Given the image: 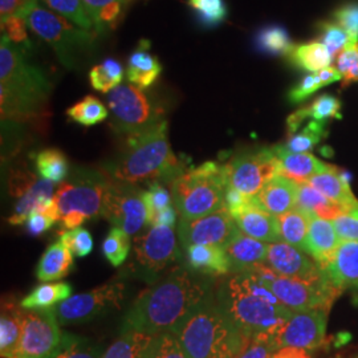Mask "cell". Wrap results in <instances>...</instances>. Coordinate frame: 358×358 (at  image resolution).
I'll list each match as a JSON object with an SVG mask.
<instances>
[{
	"instance_id": "cell-1",
	"label": "cell",
	"mask_w": 358,
	"mask_h": 358,
	"mask_svg": "<svg viewBox=\"0 0 358 358\" xmlns=\"http://www.w3.org/2000/svg\"><path fill=\"white\" fill-rule=\"evenodd\" d=\"M217 303L247 338H269L272 344L276 333L294 315L254 268L236 272L223 282Z\"/></svg>"
},
{
	"instance_id": "cell-32",
	"label": "cell",
	"mask_w": 358,
	"mask_h": 358,
	"mask_svg": "<svg viewBox=\"0 0 358 358\" xmlns=\"http://www.w3.org/2000/svg\"><path fill=\"white\" fill-rule=\"evenodd\" d=\"M296 207L307 213L310 217H321L327 220H334L346 214L345 210L341 206L334 203L308 183L299 185Z\"/></svg>"
},
{
	"instance_id": "cell-11",
	"label": "cell",
	"mask_w": 358,
	"mask_h": 358,
	"mask_svg": "<svg viewBox=\"0 0 358 358\" xmlns=\"http://www.w3.org/2000/svg\"><path fill=\"white\" fill-rule=\"evenodd\" d=\"M125 282L115 279L90 292L72 296L55 307L57 321L60 325H69L94 320L112 309H118L125 299Z\"/></svg>"
},
{
	"instance_id": "cell-7",
	"label": "cell",
	"mask_w": 358,
	"mask_h": 358,
	"mask_svg": "<svg viewBox=\"0 0 358 358\" xmlns=\"http://www.w3.org/2000/svg\"><path fill=\"white\" fill-rule=\"evenodd\" d=\"M110 180L105 171L81 167L59 186L55 192V202L65 230L81 227L85 220L103 214Z\"/></svg>"
},
{
	"instance_id": "cell-20",
	"label": "cell",
	"mask_w": 358,
	"mask_h": 358,
	"mask_svg": "<svg viewBox=\"0 0 358 358\" xmlns=\"http://www.w3.org/2000/svg\"><path fill=\"white\" fill-rule=\"evenodd\" d=\"M232 217L235 219L239 230L254 239L268 244L282 242L278 217L264 210L256 196L251 205Z\"/></svg>"
},
{
	"instance_id": "cell-24",
	"label": "cell",
	"mask_w": 358,
	"mask_h": 358,
	"mask_svg": "<svg viewBox=\"0 0 358 358\" xmlns=\"http://www.w3.org/2000/svg\"><path fill=\"white\" fill-rule=\"evenodd\" d=\"M297 194L299 183L279 174L269 180L256 198L264 210L279 217L296 207Z\"/></svg>"
},
{
	"instance_id": "cell-3",
	"label": "cell",
	"mask_w": 358,
	"mask_h": 358,
	"mask_svg": "<svg viewBox=\"0 0 358 358\" xmlns=\"http://www.w3.org/2000/svg\"><path fill=\"white\" fill-rule=\"evenodd\" d=\"M124 140L122 150L105 169L115 180L130 185L157 180L170 183L187 169L171 150L166 120Z\"/></svg>"
},
{
	"instance_id": "cell-56",
	"label": "cell",
	"mask_w": 358,
	"mask_h": 358,
	"mask_svg": "<svg viewBox=\"0 0 358 358\" xmlns=\"http://www.w3.org/2000/svg\"><path fill=\"white\" fill-rule=\"evenodd\" d=\"M276 348L269 338H252L235 358H271Z\"/></svg>"
},
{
	"instance_id": "cell-13",
	"label": "cell",
	"mask_w": 358,
	"mask_h": 358,
	"mask_svg": "<svg viewBox=\"0 0 358 358\" xmlns=\"http://www.w3.org/2000/svg\"><path fill=\"white\" fill-rule=\"evenodd\" d=\"M101 215L125 231L129 236L137 235L148 226V207L143 201V190L137 185L112 179L105 195Z\"/></svg>"
},
{
	"instance_id": "cell-22",
	"label": "cell",
	"mask_w": 358,
	"mask_h": 358,
	"mask_svg": "<svg viewBox=\"0 0 358 358\" xmlns=\"http://www.w3.org/2000/svg\"><path fill=\"white\" fill-rule=\"evenodd\" d=\"M162 71L164 66L152 52L150 41L140 40L137 48L129 56L127 66L129 83L141 90H148L161 76Z\"/></svg>"
},
{
	"instance_id": "cell-58",
	"label": "cell",
	"mask_w": 358,
	"mask_h": 358,
	"mask_svg": "<svg viewBox=\"0 0 358 358\" xmlns=\"http://www.w3.org/2000/svg\"><path fill=\"white\" fill-rule=\"evenodd\" d=\"M36 4L38 0H0L1 22L11 16L26 17L27 13Z\"/></svg>"
},
{
	"instance_id": "cell-6",
	"label": "cell",
	"mask_w": 358,
	"mask_h": 358,
	"mask_svg": "<svg viewBox=\"0 0 358 358\" xmlns=\"http://www.w3.org/2000/svg\"><path fill=\"white\" fill-rule=\"evenodd\" d=\"M169 185L180 219L192 220L224 208V194L229 187L224 165L207 161L186 169Z\"/></svg>"
},
{
	"instance_id": "cell-47",
	"label": "cell",
	"mask_w": 358,
	"mask_h": 358,
	"mask_svg": "<svg viewBox=\"0 0 358 358\" xmlns=\"http://www.w3.org/2000/svg\"><path fill=\"white\" fill-rule=\"evenodd\" d=\"M317 27L320 32V41L328 48L333 59H336L341 52L356 45L345 29L336 22H321Z\"/></svg>"
},
{
	"instance_id": "cell-42",
	"label": "cell",
	"mask_w": 358,
	"mask_h": 358,
	"mask_svg": "<svg viewBox=\"0 0 358 358\" xmlns=\"http://www.w3.org/2000/svg\"><path fill=\"white\" fill-rule=\"evenodd\" d=\"M196 22L203 28H217L226 22L229 7L224 0H187Z\"/></svg>"
},
{
	"instance_id": "cell-23",
	"label": "cell",
	"mask_w": 358,
	"mask_h": 358,
	"mask_svg": "<svg viewBox=\"0 0 358 358\" xmlns=\"http://www.w3.org/2000/svg\"><path fill=\"white\" fill-rule=\"evenodd\" d=\"M276 154L280 165V176L294 180L296 183H307L309 178L322 171H327L329 165L321 162L313 154L292 153L287 150L282 145L272 148Z\"/></svg>"
},
{
	"instance_id": "cell-21",
	"label": "cell",
	"mask_w": 358,
	"mask_h": 358,
	"mask_svg": "<svg viewBox=\"0 0 358 358\" xmlns=\"http://www.w3.org/2000/svg\"><path fill=\"white\" fill-rule=\"evenodd\" d=\"M338 291L358 285V242H341L332 259L320 266Z\"/></svg>"
},
{
	"instance_id": "cell-5",
	"label": "cell",
	"mask_w": 358,
	"mask_h": 358,
	"mask_svg": "<svg viewBox=\"0 0 358 358\" xmlns=\"http://www.w3.org/2000/svg\"><path fill=\"white\" fill-rule=\"evenodd\" d=\"M51 83L10 38L0 41L1 118L22 121L36 117L48 103Z\"/></svg>"
},
{
	"instance_id": "cell-59",
	"label": "cell",
	"mask_w": 358,
	"mask_h": 358,
	"mask_svg": "<svg viewBox=\"0 0 358 358\" xmlns=\"http://www.w3.org/2000/svg\"><path fill=\"white\" fill-rule=\"evenodd\" d=\"M117 1H129V0H83L84 7L90 15V20H92L93 27H94V31H96V27L99 24V19H100L101 13Z\"/></svg>"
},
{
	"instance_id": "cell-9",
	"label": "cell",
	"mask_w": 358,
	"mask_h": 358,
	"mask_svg": "<svg viewBox=\"0 0 358 358\" xmlns=\"http://www.w3.org/2000/svg\"><path fill=\"white\" fill-rule=\"evenodd\" d=\"M112 115L110 128L124 138L153 128L165 120L153 97L133 84H121L106 96Z\"/></svg>"
},
{
	"instance_id": "cell-14",
	"label": "cell",
	"mask_w": 358,
	"mask_h": 358,
	"mask_svg": "<svg viewBox=\"0 0 358 358\" xmlns=\"http://www.w3.org/2000/svg\"><path fill=\"white\" fill-rule=\"evenodd\" d=\"M55 308L26 310L20 343L15 358H51L60 345V331Z\"/></svg>"
},
{
	"instance_id": "cell-46",
	"label": "cell",
	"mask_w": 358,
	"mask_h": 358,
	"mask_svg": "<svg viewBox=\"0 0 358 358\" xmlns=\"http://www.w3.org/2000/svg\"><path fill=\"white\" fill-rule=\"evenodd\" d=\"M130 247L128 234L120 227H113L103 239V254L113 267H120L127 260Z\"/></svg>"
},
{
	"instance_id": "cell-10",
	"label": "cell",
	"mask_w": 358,
	"mask_h": 358,
	"mask_svg": "<svg viewBox=\"0 0 358 358\" xmlns=\"http://www.w3.org/2000/svg\"><path fill=\"white\" fill-rule=\"evenodd\" d=\"M252 268L266 280L271 291L282 304L292 312L317 308L329 310L334 299L341 294L327 275L320 280H301L282 276L269 268L267 264H259Z\"/></svg>"
},
{
	"instance_id": "cell-25",
	"label": "cell",
	"mask_w": 358,
	"mask_h": 358,
	"mask_svg": "<svg viewBox=\"0 0 358 358\" xmlns=\"http://www.w3.org/2000/svg\"><path fill=\"white\" fill-rule=\"evenodd\" d=\"M337 231L332 220L312 217L307 236V254L312 256L317 264H327L340 245Z\"/></svg>"
},
{
	"instance_id": "cell-4",
	"label": "cell",
	"mask_w": 358,
	"mask_h": 358,
	"mask_svg": "<svg viewBox=\"0 0 358 358\" xmlns=\"http://www.w3.org/2000/svg\"><path fill=\"white\" fill-rule=\"evenodd\" d=\"M170 332L187 358H235L251 341L210 294Z\"/></svg>"
},
{
	"instance_id": "cell-19",
	"label": "cell",
	"mask_w": 358,
	"mask_h": 358,
	"mask_svg": "<svg viewBox=\"0 0 358 358\" xmlns=\"http://www.w3.org/2000/svg\"><path fill=\"white\" fill-rule=\"evenodd\" d=\"M264 264L282 276L301 280H320L327 275L320 264H315L303 251L284 242L268 244Z\"/></svg>"
},
{
	"instance_id": "cell-16",
	"label": "cell",
	"mask_w": 358,
	"mask_h": 358,
	"mask_svg": "<svg viewBox=\"0 0 358 358\" xmlns=\"http://www.w3.org/2000/svg\"><path fill=\"white\" fill-rule=\"evenodd\" d=\"M8 189L16 198L13 215L8 217V223L13 226L24 224L34 211L43 210L55 201L53 183L38 177L29 170L13 171Z\"/></svg>"
},
{
	"instance_id": "cell-45",
	"label": "cell",
	"mask_w": 358,
	"mask_h": 358,
	"mask_svg": "<svg viewBox=\"0 0 358 358\" xmlns=\"http://www.w3.org/2000/svg\"><path fill=\"white\" fill-rule=\"evenodd\" d=\"M41 1H44L48 6V8H51V11L63 16L78 28L90 32H92V29H94L90 15L84 7L83 0H41Z\"/></svg>"
},
{
	"instance_id": "cell-27",
	"label": "cell",
	"mask_w": 358,
	"mask_h": 358,
	"mask_svg": "<svg viewBox=\"0 0 358 358\" xmlns=\"http://www.w3.org/2000/svg\"><path fill=\"white\" fill-rule=\"evenodd\" d=\"M268 244L254 239L242 231L236 238L224 247L231 262V268L235 272H242L266 263Z\"/></svg>"
},
{
	"instance_id": "cell-26",
	"label": "cell",
	"mask_w": 358,
	"mask_h": 358,
	"mask_svg": "<svg viewBox=\"0 0 358 358\" xmlns=\"http://www.w3.org/2000/svg\"><path fill=\"white\" fill-rule=\"evenodd\" d=\"M24 309L13 299H3L0 315V356L15 358L22 337Z\"/></svg>"
},
{
	"instance_id": "cell-52",
	"label": "cell",
	"mask_w": 358,
	"mask_h": 358,
	"mask_svg": "<svg viewBox=\"0 0 358 358\" xmlns=\"http://www.w3.org/2000/svg\"><path fill=\"white\" fill-rule=\"evenodd\" d=\"M336 68L343 76L344 85L358 81V44L341 52L336 57Z\"/></svg>"
},
{
	"instance_id": "cell-18",
	"label": "cell",
	"mask_w": 358,
	"mask_h": 358,
	"mask_svg": "<svg viewBox=\"0 0 358 358\" xmlns=\"http://www.w3.org/2000/svg\"><path fill=\"white\" fill-rule=\"evenodd\" d=\"M177 236L174 227L153 226L136 238V260L145 272L157 275L177 259Z\"/></svg>"
},
{
	"instance_id": "cell-48",
	"label": "cell",
	"mask_w": 358,
	"mask_h": 358,
	"mask_svg": "<svg viewBox=\"0 0 358 358\" xmlns=\"http://www.w3.org/2000/svg\"><path fill=\"white\" fill-rule=\"evenodd\" d=\"M60 242L77 257H85L93 251V238L84 227L60 231Z\"/></svg>"
},
{
	"instance_id": "cell-49",
	"label": "cell",
	"mask_w": 358,
	"mask_h": 358,
	"mask_svg": "<svg viewBox=\"0 0 358 358\" xmlns=\"http://www.w3.org/2000/svg\"><path fill=\"white\" fill-rule=\"evenodd\" d=\"M143 201L148 207V220L153 217L155 213L171 206L173 195L166 187L162 185V182H152L149 183V187L146 192H143Z\"/></svg>"
},
{
	"instance_id": "cell-29",
	"label": "cell",
	"mask_w": 358,
	"mask_h": 358,
	"mask_svg": "<svg viewBox=\"0 0 358 358\" xmlns=\"http://www.w3.org/2000/svg\"><path fill=\"white\" fill-rule=\"evenodd\" d=\"M331 118H341V101L332 94H321L310 105L297 109L287 118L288 136L294 134L307 120L327 124Z\"/></svg>"
},
{
	"instance_id": "cell-41",
	"label": "cell",
	"mask_w": 358,
	"mask_h": 358,
	"mask_svg": "<svg viewBox=\"0 0 358 358\" xmlns=\"http://www.w3.org/2000/svg\"><path fill=\"white\" fill-rule=\"evenodd\" d=\"M66 115L71 121L83 127H93L105 121L109 113L106 106L97 97L90 94L78 103L72 105L66 110Z\"/></svg>"
},
{
	"instance_id": "cell-62",
	"label": "cell",
	"mask_w": 358,
	"mask_h": 358,
	"mask_svg": "<svg viewBox=\"0 0 358 358\" xmlns=\"http://www.w3.org/2000/svg\"><path fill=\"white\" fill-rule=\"evenodd\" d=\"M358 358V357H357Z\"/></svg>"
},
{
	"instance_id": "cell-54",
	"label": "cell",
	"mask_w": 358,
	"mask_h": 358,
	"mask_svg": "<svg viewBox=\"0 0 358 358\" xmlns=\"http://www.w3.org/2000/svg\"><path fill=\"white\" fill-rule=\"evenodd\" d=\"M332 222L340 242H358V207Z\"/></svg>"
},
{
	"instance_id": "cell-61",
	"label": "cell",
	"mask_w": 358,
	"mask_h": 358,
	"mask_svg": "<svg viewBox=\"0 0 358 358\" xmlns=\"http://www.w3.org/2000/svg\"><path fill=\"white\" fill-rule=\"evenodd\" d=\"M271 358H310L307 350L297 348H282L276 350Z\"/></svg>"
},
{
	"instance_id": "cell-35",
	"label": "cell",
	"mask_w": 358,
	"mask_h": 358,
	"mask_svg": "<svg viewBox=\"0 0 358 358\" xmlns=\"http://www.w3.org/2000/svg\"><path fill=\"white\" fill-rule=\"evenodd\" d=\"M72 297V285L69 282H45L35 287V289L20 301L26 310L51 309Z\"/></svg>"
},
{
	"instance_id": "cell-51",
	"label": "cell",
	"mask_w": 358,
	"mask_h": 358,
	"mask_svg": "<svg viewBox=\"0 0 358 358\" xmlns=\"http://www.w3.org/2000/svg\"><path fill=\"white\" fill-rule=\"evenodd\" d=\"M334 22L340 27H343L352 40L358 43V0L348 1L345 4L340 6L334 13Z\"/></svg>"
},
{
	"instance_id": "cell-53",
	"label": "cell",
	"mask_w": 358,
	"mask_h": 358,
	"mask_svg": "<svg viewBox=\"0 0 358 358\" xmlns=\"http://www.w3.org/2000/svg\"><path fill=\"white\" fill-rule=\"evenodd\" d=\"M324 87L325 84L322 83L319 72L309 73L307 76L303 77L300 83L288 92V100L291 103H301Z\"/></svg>"
},
{
	"instance_id": "cell-28",
	"label": "cell",
	"mask_w": 358,
	"mask_h": 358,
	"mask_svg": "<svg viewBox=\"0 0 358 358\" xmlns=\"http://www.w3.org/2000/svg\"><path fill=\"white\" fill-rule=\"evenodd\" d=\"M307 183L334 203L341 206L346 214L358 207V201L352 192L350 183L341 178L337 167L331 166L327 171L313 176Z\"/></svg>"
},
{
	"instance_id": "cell-60",
	"label": "cell",
	"mask_w": 358,
	"mask_h": 358,
	"mask_svg": "<svg viewBox=\"0 0 358 358\" xmlns=\"http://www.w3.org/2000/svg\"><path fill=\"white\" fill-rule=\"evenodd\" d=\"M177 208L173 206H169L166 208L155 213L153 217L148 220V226H167V227H174L177 222Z\"/></svg>"
},
{
	"instance_id": "cell-43",
	"label": "cell",
	"mask_w": 358,
	"mask_h": 358,
	"mask_svg": "<svg viewBox=\"0 0 358 358\" xmlns=\"http://www.w3.org/2000/svg\"><path fill=\"white\" fill-rule=\"evenodd\" d=\"M325 125V122L309 120V122L301 130H297L292 136H288V140L282 146L292 153H307L308 150L313 149L327 136Z\"/></svg>"
},
{
	"instance_id": "cell-33",
	"label": "cell",
	"mask_w": 358,
	"mask_h": 358,
	"mask_svg": "<svg viewBox=\"0 0 358 358\" xmlns=\"http://www.w3.org/2000/svg\"><path fill=\"white\" fill-rule=\"evenodd\" d=\"M310 217L307 213L294 207L291 211L278 217L280 239L284 243L291 244L300 251L307 252V236Z\"/></svg>"
},
{
	"instance_id": "cell-30",
	"label": "cell",
	"mask_w": 358,
	"mask_h": 358,
	"mask_svg": "<svg viewBox=\"0 0 358 358\" xmlns=\"http://www.w3.org/2000/svg\"><path fill=\"white\" fill-rule=\"evenodd\" d=\"M186 259L190 268L207 275H226L231 262L226 250L217 245H190L186 248Z\"/></svg>"
},
{
	"instance_id": "cell-57",
	"label": "cell",
	"mask_w": 358,
	"mask_h": 358,
	"mask_svg": "<svg viewBox=\"0 0 358 358\" xmlns=\"http://www.w3.org/2000/svg\"><path fill=\"white\" fill-rule=\"evenodd\" d=\"M255 201V196L247 195L244 192H239L234 187L229 186L224 194V208L234 217L235 214L243 211L245 207L251 205Z\"/></svg>"
},
{
	"instance_id": "cell-55",
	"label": "cell",
	"mask_w": 358,
	"mask_h": 358,
	"mask_svg": "<svg viewBox=\"0 0 358 358\" xmlns=\"http://www.w3.org/2000/svg\"><path fill=\"white\" fill-rule=\"evenodd\" d=\"M26 17L11 16L1 22V35L10 38L15 45H28Z\"/></svg>"
},
{
	"instance_id": "cell-31",
	"label": "cell",
	"mask_w": 358,
	"mask_h": 358,
	"mask_svg": "<svg viewBox=\"0 0 358 358\" xmlns=\"http://www.w3.org/2000/svg\"><path fill=\"white\" fill-rule=\"evenodd\" d=\"M73 267V255L60 241L51 244L40 257L36 268L38 282L64 279Z\"/></svg>"
},
{
	"instance_id": "cell-40",
	"label": "cell",
	"mask_w": 358,
	"mask_h": 358,
	"mask_svg": "<svg viewBox=\"0 0 358 358\" xmlns=\"http://www.w3.org/2000/svg\"><path fill=\"white\" fill-rule=\"evenodd\" d=\"M124 80V66L113 57L105 59L103 63L94 65L90 72V85L101 93H109L121 85Z\"/></svg>"
},
{
	"instance_id": "cell-36",
	"label": "cell",
	"mask_w": 358,
	"mask_h": 358,
	"mask_svg": "<svg viewBox=\"0 0 358 358\" xmlns=\"http://www.w3.org/2000/svg\"><path fill=\"white\" fill-rule=\"evenodd\" d=\"M256 50L271 56H288L294 47L288 31L279 24H269L257 31Z\"/></svg>"
},
{
	"instance_id": "cell-17",
	"label": "cell",
	"mask_w": 358,
	"mask_h": 358,
	"mask_svg": "<svg viewBox=\"0 0 358 358\" xmlns=\"http://www.w3.org/2000/svg\"><path fill=\"white\" fill-rule=\"evenodd\" d=\"M327 309H304L294 312L291 319L273 337L276 350L282 348H297L313 350L324 344L327 329Z\"/></svg>"
},
{
	"instance_id": "cell-34",
	"label": "cell",
	"mask_w": 358,
	"mask_h": 358,
	"mask_svg": "<svg viewBox=\"0 0 358 358\" xmlns=\"http://www.w3.org/2000/svg\"><path fill=\"white\" fill-rule=\"evenodd\" d=\"M287 57L294 66L310 73L331 66L333 60L332 55L321 41L294 44L292 51Z\"/></svg>"
},
{
	"instance_id": "cell-44",
	"label": "cell",
	"mask_w": 358,
	"mask_h": 358,
	"mask_svg": "<svg viewBox=\"0 0 358 358\" xmlns=\"http://www.w3.org/2000/svg\"><path fill=\"white\" fill-rule=\"evenodd\" d=\"M140 358H187L182 346L171 332H162L150 336L142 349Z\"/></svg>"
},
{
	"instance_id": "cell-50",
	"label": "cell",
	"mask_w": 358,
	"mask_h": 358,
	"mask_svg": "<svg viewBox=\"0 0 358 358\" xmlns=\"http://www.w3.org/2000/svg\"><path fill=\"white\" fill-rule=\"evenodd\" d=\"M56 222H60L59 207H55L50 211H34L26 220V230L32 236H40L44 232L51 230Z\"/></svg>"
},
{
	"instance_id": "cell-8",
	"label": "cell",
	"mask_w": 358,
	"mask_h": 358,
	"mask_svg": "<svg viewBox=\"0 0 358 358\" xmlns=\"http://www.w3.org/2000/svg\"><path fill=\"white\" fill-rule=\"evenodd\" d=\"M26 20L29 29L51 47L68 69L77 68L94 47L96 38L92 32L38 4L27 13Z\"/></svg>"
},
{
	"instance_id": "cell-37",
	"label": "cell",
	"mask_w": 358,
	"mask_h": 358,
	"mask_svg": "<svg viewBox=\"0 0 358 358\" xmlns=\"http://www.w3.org/2000/svg\"><path fill=\"white\" fill-rule=\"evenodd\" d=\"M34 161L38 176L53 185H62L68 177L69 162L66 155L59 149L50 148L40 150L34 155Z\"/></svg>"
},
{
	"instance_id": "cell-38",
	"label": "cell",
	"mask_w": 358,
	"mask_h": 358,
	"mask_svg": "<svg viewBox=\"0 0 358 358\" xmlns=\"http://www.w3.org/2000/svg\"><path fill=\"white\" fill-rule=\"evenodd\" d=\"M150 336L122 325L120 337L103 352V358H140Z\"/></svg>"
},
{
	"instance_id": "cell-39",
	"label": "cell",
	"mask_w": 358,
	"mask_h": 358,
	"mask_svg": "<svg viewBox=\"0 0 358 358\" xmlns=\"http://www.w3.org/2000/svg\"><path fill=\"white\" fill-rule=\"evenodd\" d=\"M103 349L90 338L64 332L60 345L51 358H103Z\"/></svg>"
},
{
	"instance_id": "cell-12",
	"label": "cell",
	"mask_w": 358,
	"mask_h": 358,
	"mask_svg": "<svg viewBox=\"0 0 358 358\" xmlns=\"http://www.w3.org/2000/svg\"><path fill=\"white\" fill-rule=\"evenodd\" d=\"M224 167L229 186L251 196H256L271 179L280 174L279 159L272 148L239 153Z\"/></svg>"
},
{
	"instance_id": "cell-2",
	"label": "cell",
	"mask_w": 358,
	"mask_h": 358,
	"mask_svg": "<svg viewBox=\"0 0 358 358\" xmlns=\"http://www.w3.org/2000/svg\"><path fill=\"white\" fill-rule=\"evenodd\" d=\"M207 296L208 285L205 282L186 269H177L138 294L124 325L149 336L170 332Z\"/></svg>"
},
{
	"instance_id": "cell-15",
	"label": "cell",
	"mask_w": 358,
	"mask_h": 358,
	"mask_svg": "<svg viewBox=\"0 0 358 358\" xmlns=\"http://www.w3.org/2000/svg\"><path fill=\"white\" fill-rule=\"evenodd\" d=\"M241 232L235 219L226 208L192 220L180 219L179 241L185 248L190 245L226 247Z\"/></svg>"
}]
</instances>
